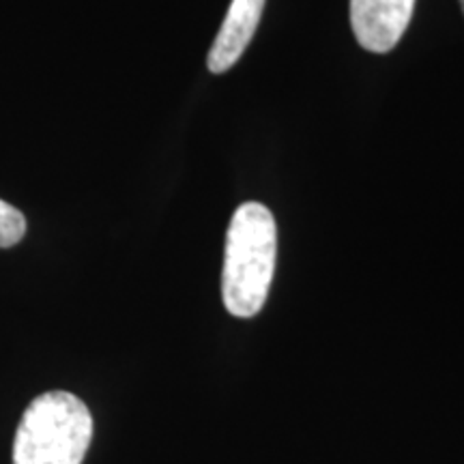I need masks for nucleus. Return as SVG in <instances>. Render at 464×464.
<instances>
[{
	"mask_svg": "<svg viewBox=\"0 0 464 464\" xmlns=\"http://www.w3.org/2000/svg\"><path fill=\"white\" fill-rule=\"evenodd\" d=\"M277 228L274 213L260 202H246L235 211L226 235L222 297L237 318L263 310L276 274Z\"/></svg>",
	"mask_w": 464,
	"mask_h": 464,
	"instance_id": "nucleus-1",
	"label": "nucleus"
},
{
	"mask_svg": "<svg viewBox=\"0 0 464 464\" xmlns=\"http://www.w3.org/2000/svg\"><path fill=\"white\" fill-rule=\"evenodd\" d=\"M460 5H462V14H464V0H460Z\"/></svg>",
	"mask_w": 464,
	"mask_h": 464,
	"instance_id": "nucleus-6",
	"label": "nucleus"
},
{
	"mask_svg": "<svg viewBox=\"0 0 464 464\" xmlns=\"http://www.w3.org/2000/svg\"><path fill=\"white\" fill-rule=\"evenodd\" d=\"M26 232V219L15 207L0 200V247H11L22 241Z\"/></svg>",
	"mask_w": 464,
	"mask_h": 464,
	"instance_id": "nucleus-5",
	"label": "nucleus"
},
{
	"mask_svg": "<svg viewBox=\"0 0 464 464\" xmlns=\"http://www.w3.org/2000/svg\"><path fill=\"white\" fill-rule=\"evenodd\" d=\"M92 439L89 406L69 392L34 398L17 423L14 464H82Z\"/></svg>",
	"mask_w": 464,
	"mask_h": 464,
	"instance_id": "nucleus-2",
	"label": "nucleus"
},
{
	"mask_svg": "<svg viewBox=\"0 0 464 464\" xmlns=\"http://www.w3.org/2000/svg\"><path fill=\"white\" fill-rule=\"evenodd\" d=\"M415 0H351V26L359 45L374 54L392 52L413 17Z\"/></svg>",
	"mask_w": 464,
	"mask_h": 464,
	"instance_id": "nucleus-3",
	"label": "nucleus"
},
{
	"mask_svg": "<svg viewBox=\"0 0 464 464\" xmlns=\"http://www.w3.org/2000/svg\"><path fill=\"white\" fill-rule=\"evenodd\" d=\"M266 0H232L224 24L208 52L207 67L211 73H224L247 50L260 24Z\"/></svg>",
	"mask_w": 464,
	"mask_h": 464,
	"instance_id": "nucleus-4",
	"label": "nucleus"
}]
</instances>
